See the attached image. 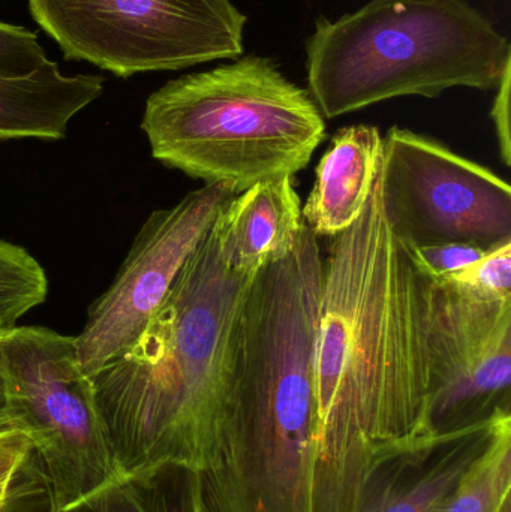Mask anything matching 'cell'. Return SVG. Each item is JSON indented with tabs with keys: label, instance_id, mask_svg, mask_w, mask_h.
<instances>
[{
	"label": "cell",
	"instance_id": "obj_1",
	"mask_svg": "<svg viewBox=\"0 0 511 512\" xmlns=\"http://www.w3.org/2000/svg\"><path fill=\"white\" fill-rule=\"evenodd\" d=\"M425 273L393 236L381 170L323 259L314 352L312 512H356L369 454L432 435Z\"/></svg>",
	"mask_w": 511,
	"mask_h": 512
},
{
	"label": "cell",
	"instance_id": "obj_2",
	"mask_svg": "<svg viewBox=\"0 0 511 512\" xmlns=\"http://www.w3.org/2000/svg\"><path fill=\"white\" fill-rule=\"evenodd\" d=\"M321 268L281 259L252 279L234 330L204 512H312L314 352Z\"/></svg>",
	"mask_w": 511,
	"mask_h": 512
},
{
	"label": "cell",
	"instance_id": "obj_3",
	"mask_svg": "<svg viewBox=\"0 0 511 512\" xmlns=\"http://www.w3.org/2000/svg\"><path fill=\"white\" fill-rule=\"evenodd\" d=\"M255 276L222 261L213 227L140 339L92 376L119 475L209 468L230 390L234 330Z\"/></svg>",
	"mask_w": 511,
	"mask_h": 512
},
{
	"label": "cell",
	"instance_id": "obj_4",
	"mask_svg": "<svg viewBox=\"0 0 511 512\" xmlns=\"http://www.w3.org/2000/svg\"><path fill=\"white\" fill-rule=\"evenodd\" d=\"M309 95L324 119L453 87L492 90L511 68L506 36L467 0H371L306 42Z\"/></svg>",
	"mask_w": 511,
	"mask_h": 512
},
{
	"label": "cell",
	"instance_id": "obj_5",
	"mask_svg": "<svg viewBox=\"0 0 511 512\" xmlns=\"http://www.w3.org/2000/svg\"><path fill=\"white\" fill-rule=\"evenodd\" d=\"M141 129L156 161L236 195L294 177L326 138L309 92L254 54L168 81L147 99Z\"/></svg>",
	"mask_w": 511,
	"mask_h": 512
},
{
	"label": "cell",
	"instance_id": "obj_6",
	"mask_svg": "<svg viewBox=\"0 0 511 512\" xmlns=\"http://www.w3.org/2000/svg\"><path fill=\"white\" fill-rule=\"evenodd\" d=\"M0 373L8 427L32 444L50 511L120 477L75 337L45 327L8 328L0 337Z\"/></svg>",
	"mask_w": 511,
	"mask_h": 512
},
{
	"label": "cell",
	"instance_id": "obj_7",
	"mask_svg": "<svg viewBox=\"0 0 511 512\" xmlns=\"http://www.w3.org/2000/svg\"><path fill=\"white\" fill-rule=\"evenodd\" d=\"M33 20L68 60L120 78L177 71L243 53L231 0H27Z\"/></svg>",
	"mask_w": 511,
	"mask_h": 512
},
{
	"label": "cell",
	"instance_id": "obj_8",
	"mask_svg": "<svg viewBox=\"0 0 511 512\" xmlns=\"http://www.w3.org/2000/svg\"><path fill=\"white\" fill-rule=\"evenodd\" d=\"M387 224L408 249L467 243L491 251L511 240V189L440 141L393 126L383 137Z\"/></svg>",
	"mask_w": 511,
	"mask_h": 512
},
{
	"label": "cell",
	"instance_id": "obj_9",
	"mask_svg": "<svg viewBox=\"0 0 511 512\" xmlns=\"http://www.w3.org/2000/svg\"><path fill=\"white\" fill-rule=\"evenodd\" d=\"M425 330L432 435L511 409V300H486L425 273Z\"/></svg>",
	"mask_w": 511,
	"mask_h": 512
},
{
	"label": "cell",
	"instance_id": "obj_10",
	"mask_svg": "<svg viewBox=\"0 0 511 512\" xmlns=\"http://www.w3.org/2000/svg\"><path fill=\"white\" fill-rule=\"evenodd\" d=\"M236 197L224 185H204L168 209L155 210L141 225L110 288L87 310L78 336V361L92 378L125 354L164 303L177 274Z\"/></svg>",
	"mask_w": 511,
	"mask_h": 512
},
{
	"label": "cell",
	"instance_id": "obj_11",
	"mask_svg": "<svg viewBox=\"0 0 511 512\" xmlns=\"http://www.w3.org/2000/svg\"><path fill=\"white\" fill-rule=\"evenodd\" d=\"M506 411L467 429L372 448L356 512L437 510L482 456Z\"/></svg>",
	"mask_w": 511,
	"mask_h": 512
},
{
	"label": "cell",
	"instance_id": "obj_12",
	"mask_svg": "<svg viewBox=\"0 0 511 512\" xmlns=\"http://www.w3.org/2000/svg\"><path fill=\"white\" fill-rule=\"evenodd\" d=\"M102 90L104 78L63 75L35 32L0 21V140H63Z\"/></svg>",
	"mask_w": 511,
	"mask_h": 512
},
{
	"label": "cell",
	"instance_id": "obj_13",
	"mask_svg": "<svg viewBox=\"0 0 511 512\" xmlns=\"http://www.w3.org/2000/svg\"><path fill=\"white\" fill-rule=\"evenodd\" d=\"M302 201L293 177L264 180L231 198L213 224L219 255L230 270L255 276L285 258L299 240Z\"/></svg>",
	"mask_w": 511,
	"mask_h": 512
},
{
	"label": "cell",
	"instance_id": "obj_14",
	"mask_svg": "<svg viewBox=\"0 0 511 512\" xmlns=\"http://www.w3.org/2000/svg\"><path fill=\"white\" fill-rule=\"evenodd\" d=\"M383 164V137L375 126L339 129L317 165L303 221L317 237L344 233L362 216Z\"/></svg>",
	"mask_w": 511,
	"mask_h": 512
},
{
	"label": "cell",
	"instance_id": "obj_15",
	"mask_svg": "<svg viewBox=\"0 0 511 512\" xmlns=\"http://www.w3.org/2000/svg\"><path fill=\"white\" fill-rule=\"evenodd\" d=\"M48 512H204L200 472L165 463L120 475L86 498Z\"/></svg>",
	"mask_w": 511,
	"mask_h": 512
},
{
	"label": "cell",
	"instance_id": "obj_16",
	"mask_svg": "<svg viewBox=\"0 0 511 512\" xmlns=\"http://www.w3.org/2000/svg\"><path fill=\"white\" fill-rule=\"evenodd\" d=\"M434 512H511V411L449 498Z\"/></svg>",
	"mask_w": 511,
	"mask_h": 512
},
{
	"label": "cell",
	"instance_id": "obj_17",
	"mask_svg": "<svg viewBox=\"0 0 511 512\" xmlns=\"http://www.w3.org/2000/svg\"><path fill=\"white\" fill-rule=\"evenodd\" d=\"M48 277L29 251L0 239V328L15 327L21 316L41 306Z\"/></svg>",
	"mask_w": 511,
	"mask_h": 512
},
{
	"label": "cell",
	"instance_id": "obj_18",
	"mask_svg": "<svg viewBox=\"0 0 511 512\" xmlns=\"http://www.w3.org/2000/svg\"><path fill=\"white\" fill-rule=\"evenodd\" d=\"M441 280L486 300H511V240Z\"/></svg>",
	"mask_w": 511,
	"mask_h": 512
},
{
	"label": "cell",
	"instance_id": "obj_19",
	"mask_svg": "<svg viewBox=\"0 0 511 512\" xmlns=\"http://www.w3.org/2000/svg\"><path fill=\"white\" fill-rule=\"evenodd\" d=\"M45 478L29 439L14 429L0 430V492Z\"/></svg>",
	"mask_w": 511,
	"mask_h": 512
},
{
	"label": "cell",
	"instance_id": "obj_20",
	"mask_svg": "<svg viewBox=\"0 0 511 512\" xmlns=\"http://www.w3.org/2000/svg\"><path fill=\"white\" fill-rule=\"evenodd\" d=\"M405 246V245H404ZM416 264L429 276L444 279L458 273L482 259L489 251L467 243H447V245L426 246L410 249Z\"/></svg>",
	"mask_w": 511,
	"mask_h": 512
},
{
	"label": "cell",
	"instance_id": "obj_21",
	"mask_svg": "<svg viewBox=\"0 0 511 512\" xmlns=\"http://www.w3.org/2000/svg\"><path fill=\"white\" fill-rule=\"evenodd\" d=\"M50 493L44 478L0 492V512H48Z\"/></svg>",
	"mask_w": 511,
	"mask_h": 512
},
{
	"label": "cell",
	"instance_id": "obj_22",
	"mask_svg": "<svg viewBox=\"0 0 511 512\" xmlns=\"http://www.w3.org/2000/svg\"><path fill=\"white\" fill-rule=\"evenodd\" d=\"M510 71L504 74L498 93L492 108V119L497 131L498 144H500V155L507 167L511 165V143H510Z\"/></svg>",
	"mask_w": 511,
	"mask_h": 512
},
{
	"label": "cell",
	"instance_id": "obj_23",
	"mask_svg": "<svg viewBox=\"0 0 511 512\" xmlns=\"http://www.w3.org/2000/svg\"><path fill=\"white\" fill-rule=\"evenodd\" d=\"M6 330L0 328V337ZM9 429L8 420H6V397L5 384H3L2 373H0V430Z\"/></svg>",
	"mask_w": 511,
	"mask_h": 512
}]
</instances>
